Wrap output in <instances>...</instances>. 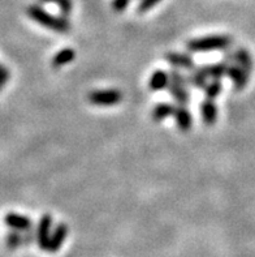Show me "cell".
<instances>
[{
  "instance_id": "cell-6",
  "label": "cell",
  "mask_w": 255,
  "mask_h": 257,
  "mask_svg": "<svg viewBox=\"0 0 255 257\" xmlns=\"http://www.w3.org/2000/svg\"><path fill=\"white\" fill-rule=\"evenodd\" d=\"M165 60L176 69L191 71L195 67L193 56L189 54H184V52H168V54H165Z\"/></svg>"
},
{
  "instance_id": "cell-15",
  "label": "cell",
  "mask_w": 255,
  "mask_h": 257,
  "mask_svg": "<svg viewBox=\"0 0 255 257\" xmlns=\"http://www.w3.org/2000/svg\"><path fill=\"white\" fill-rule=\"evenodd\" d=\"M228 67H229V64L224 62V60L215 63V64L202 65L203 71L206 72L207 77L212 78V80H219V81L228 75Z\"/></svg>"
},
{
  "instance_id": "cell-3",
  "label": "cell",
  "mask_w": 255,
  "mask_h": 257,
  "mask_svg": "<svg viewBox=\"0 0 255 257\" xmlns=\"http://www.w3.org/2000/svg\"><path fill=\"white\" fill-rule=\"evenodd\" d=\"M187 76L184 75L180 69L173 68L169 72V85L167 90L174 102L180 106H186L190 101V93L187 90Z\"/></svg>"
},
{
  "instance_id": "cell-19",
  "label": "cell",
  "mask_w": 255,
  "mask_h": 257,
  "mask_svg": "<svg viewBox=\"0 0 255 257\" xmlns=\"http://www.w3.org/2000/svg\"><path fill=\"white\" fill-rule=\"evenodd\" d=\"M6 245L10 249H17L20 245H24V235L20 231L12 230L6 236Z\"/></svg>"
},
{
  "instance_id": "cell-17",
  "label": "cell",
  "mask_w": 255,
  "mask_h": 257,
  "mask_svg": "<svg viewBox=\"0 0 255 257\" xmlns=\"http://www.w3.org/2000/svg\"><path fill=\"white\" fill-rule=\"evenodd\" d=\"M174 110H176V106L172 103H159L156 104L154 110H152V119L155 121H162L164 119L169 116H173Z\"/></svg>"
},
{
  "instance_id": "cell-12",
  "label": "cell",
  "mask_w": 255,
  "mask_h": 257,
  "mask_svg": "<svg viewBox=\"0 0 255 257\" xmlns=\"http://www.w3.org/2000/svg\"><path fill=\"white\" fill-rule=\"evenodd\" d=\"M169 73L163 69H156L149 80V89L154 93L168 89Z\"/></svg>"
},
{
  "instance_id": "cell-5",
  "label": "cell",
  "mask_w": 255,
  "mask_h": 257,
  "mask_svg": "<svg viewBox=\"0 0 255 257\" xmlns=\"http://www.w3.org/2000/svg\"><path fill=\"white\" fill-rule=\"evenodd\" d=\"M52 217L51 214H43L39 219L38 227H37V243L42 251H47L49 241L51 238Z\"/></svg>"
},
{
  "instance_id": "cell-8",
  "label": "cell",
  "mask_w": 255,
  "mask_h": 257,
  "mask_svg": "<svg viewBox=\"0 0 255 257\" xmlns=\"http://www.w3.org/2000/svg\"><path fill=\"white\" fill-rule=\"evenodd\" d=\"M68 225H65V223H58L55 230L51 232V238H50L47 252H51V253L58 252L59 249H60V247L63 245V243L65 241V239H67V236H68Z\"/></svg>"
},
{
  "instance_id": "cell-1",
  "label": "cell",
  "mask_w": 255,
  "mask_h": 257,
  "mask_svg": "<svg viewBox=\"0 0 255 257\" xmlns=\"http://www.w3.org/2000/svg\"><path fill=\"white\" fill-rule=\"evenodd\" d=\"M233 39L229 36H206L200 38H194L186 43L187 51L191 54H203V52L225 51L232 49Z\"/></svg>"
},
{
  "instance_id": "cell-4",
  "label": "cell",
  "mask_w": 255,
  "mask_h": 257,
  "mask_svg": "<svg viewBox=\"0 0 255 257\" xmlns=\"http://www.w3.org/2000/svg\"><path fill=\"white\" fill-rule=\"evenodd\" d=\"M123 91L119 89H100L90 91L87 95V101L98 107H111L119 104L123 101Z\"/></svg>"
},
{
  "instance_id": "cell-16",
  "label": "cell",
  "mask_w": 255,
  "mask_h": 257,
  "mask_svg": "<svg viewBox=\"0 0 255 257\" xmlns=\"http://www.w3.org/2000/svg\"><path fill=\"white\" fill-rule=\"evenodd\" d=\"M234 64L239 65L241 68L245 69L247 73L252 71V59L250 52L245 47H237L234 50Z\"/></svg>"
},
{
  "instance_id": "cell-23",
  "label": "cell",
  "mask_w": 255,
  "mask_h": 257,
  "mask_svg": "<svg viewBox=\"0 0 255 257\" xmlns=\"http://www.w3.org/2000/svg\"><path fill=\"white\" fill-rule=\"evenodd\" d=\"M10 77H11V73H10V71H8V68H7V67H4V65L0 64V78L7 82L8 80H10Z\"/></svg>"
},
{
  "instance_id": "cell-9",
  "label": "cell",
  "mask_w": 255,
  "mask_h": 257,
  "mask_svg": "<svg viewBox=\"0 0 255 257\" xmlns=\"http://www.w3.org/2000/svg\"><path fill=\"white\" fill-rule=\"evenodd\" d=\"M199 111H200V117H202V120L203 123L206 124L207 127H212L213 124L216 123L217 120V106L215 103V101L212 99H203V101L200 102L199 106Z\"/></svg>"
},
{
  "instance_id": "cell-13",
  "label": "cell",
  "mask_w": 255,
  "mask_h": 257,
  "mask_svg": "<svg viewBox=\"0 0 255 257\" xmlns=\"http://www.w3.org/2000/svg\"><path fill=\"white\" fill-rule=\"evenodd\" d=\"M187 84L189 86L194 89H204V86L207 85V77L206 72L203 71L202 65L200 67H194L191 71H189L187 73Z\"/></svg>"
},
{
  "instance_id": "cell-14",
  "label": "cell",
  "mask_w": 255,
  "mask_h": 257,
  "mask_svg": "<svg viewBox=\"0 0 255 257\" xmlns=\"http://www.w3.org/2000/svg\"><path fill=\"white\" fill-rule=\"evenodd\" d=\"M76 58V51L71 47H64L60 51H58L55 55L52 56V60H51V64L52 67L55 69L62 68L64 65L69 64L75 60Z\"/></svg>"
},
{
  "instance_id": "cell-18",
  "label": "cell",
  "mask_w": 255,
  "mask_h": 257,
  "mask_svg": "<svg viewBox=\"0 0 255 257\" xmlns=\"http://www.w3.org/2000/svg\"><path fill=\"white\" fill-rule=\"evenodd\" d=\"M204 95L208 99H215L220 95V93L223 91V84L219 81V80H212L211 82H207V85L204 86Z\"/></svg>"
},
{
  "instance_id": "cell-22",
  "label": "cell",
  "mask_w": 255,
  "mask_h": 257,
  "mask_svg": "<svg viewBox=\"0 0 255 257\" xmlns=\"http://www.w3.org/2000/svg\"><path fill=\"white\" fill-rule=\"evenodd\" d=\"M130 4V0H112V8L115 12L121 13L128 8Z\"/></svg>"
},
{
  "instance_id": "cell-20",
  "label": "cell",
  "mask_w": 255,
  "mask_h": 257,
  "mask_svg": "<svg viewBox=\"0 0 255 257\" xmlns=\"http://www.w3.org/2000/svg\"><path fill=\"white\" fill-rule=\"evenodd\" d=\"M42 3H54L59 7V10L64 17H68L73 8L72 0H41Z\"/></svg>"
},
{
  "instance_id": "cell-11",
  "label": "cell",
  "mask_w": 255,
  "mask_h": 257,
  "mask_svg": "<svg viewBox=\"0 0 255 257\" xmlns=\"http://www.w3.org/2000/svg\"><path fill=\"white\" fill-rule=\"evenodd\" d=\"M174 120H176V125L180 131L182 132H187L193 127V115L189 110H187L186 106H180L177 104L176 106V110H174L173 114Z\"/></svg>"
},
{
  "instance_id": "cell-24",
  "label": "cell",
  "mask_w": 255,
  "mask_h": 257,
  "mask_svg": "<svg viewBox=\"0 0 255 257\" xmlns=\"http://www.w3.org/2000/svg\"><path fill=\"white\" fill-rule=\"evenodd\" d=\"M6 84H7V82L4 81V80H2V78H0V90H2V89H3L4 86H6Z\"/></svg>"
},
{
  "instance_id": "cell-7",
  "label": "cell",
  "mask_w": 255,
  "mask_h": 257,
  "mask_svg": "<svg viewBox=\"0 0 255 257\" xmlns=\"http://www.w3.org/2000/svg\"><path fill=\"white\" fill-rule=\"evenodd\" d=\"M4 222L8 227H11L15 231L25 232L30 228H33V222L28 215L19 214V213H8L4 217Z\"/></svg>"
},
{
  "instance_id": "cell-2",
  "label": "cell",
  "mask_w": 255,
  "mask_h": 257,
  "mask_svg": "<svg viewBox=\"0 0 255 257\" xmlns=\"http://www.w3.org/2000/svg\"><path fill=\"white\" fill-rule=\"evenodd\" d=\"M26 13L33 21H36L39 25H42L43 28H47L52 32L65 34V33H68L71 30V23H69L67 17L54 16V15L43 10L42 7L29 6L28 10H26Z\"/></svg>"
},
{
  "instance_id": "cell-21",
  "label": "cell",
  "mask_w": 255,
  "mask_h": 257,
  "mask_svg": "<svg viewBox=\"0 0 255 257\" xmlns=\"http://www.w3.org/2000/svg\"><path fill=\"white\" fill-rule=\"evenodd\" d=\"M162 0H139L138 7H137V12L138 13H146L152 10L158 3H160Z\"/></svg>"
},
{
  "instance_id": "cell-10",
  "label": "cell",
  "mask_w": 255,
  "mask_h": 257,
  "mask_svg": "<svg viewBox=\"0 0 255 257\" xmlns=\"http://www.w3.org/2000/svg\"><path fill=\"white\" fill-rule=\"evenodd\" d=\"M226 76L230 78V81H232L233 86H234L236 90H242V89L246 88V85H247L250 73H247L239 65L229 64V67H228V75Z\"/></svg>"
}]
</instances>
